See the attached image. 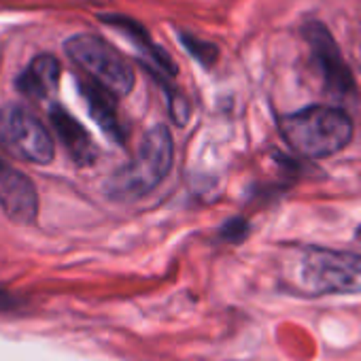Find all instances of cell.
Here are the masks:
<instances>
[{
    "mask_svg": "<svg viewBox=\"0 0 361 361\" xmlns=\"http://www.w3.org/2000/svg\"><path fill=\"white\" fill-rule=\"evenodd\" d=\"M285 142L304 157L321 159L342 151L353 138V121L348 113L336 106H306L279 119Z\"/></svg>",
    "mask_w": 361,
    "mask_h": 361,
    "instance_id": "3",
    "label": "cell"
},
{
    "mask_svg": "<svg viewBox=\"0 0 361 361\" xmlns=\"http://www.w3.org/2000/svg\"><path fill=\"white\" fill-rule=\"evenodd\" d=\"M0 207L20 226H32L39 217V194L32 180L0 157Z\"/></svg>",
    "mask_w": 361,
    "mask_h": 361,
    "instance_id": "7",
    "label": "cell"
},
{
    "mask_svg": "<svg viewBox=\"0 0 361 361\" xmlns=\"http://www.w3.org/2000/svg\"><path fill=\"white\" fill-rule=\"evenodd\" d=\"M0 147L30 164H51L56 145L45 123L22 104L0 106Z\"/></svg>",
    "mask_w": 361,
    "mask_h": 361,
    "instance_id": "5",
    "label": "cell"
},
{
    "mask_svg": "<svg viewBox=\"0 0 361 361\" xmlns=\"http://www.w3.org/2000/svg\"><path fill=\"white\" fill-rule=\"evenodd\" d=\"M180 43H183V47L204 66H213L219 58V49L213 45V43H207V41H200L196 39L194 35H180Z\"/></svg>",
    "mask_w": 361,
    "mask_h": 361,
    "instance_id": "12",
    "label": "cell"
},
{
    "mask_svg": "<svg viewBox=\"0 0 361 361\" xmlns=\"http://www.w3.org/2000/svg\"><path fill=\"white\" fill-rule=\"evenodd\" d=\"M249 234V221L243 219V217H234V219H228L224 226H221V238L228 240V243H243Z\"/></svg>",
    "mask_w": 361,
    "mask_h": 361,
    "instance_id": "13",
    "label": "cell"
},
{
    "mask_svg": "<svg viewBox=\"0 0 361 361\" xmlns=\"http://www.w3.org/2000/svg\"><path fill=\"white\" fill-rule=\"evenodd\" d=\"M102 22H106L117 32H121L140 51L145 64L153 66L157 73H166V75H174L176 73V68H174L172 60L168 58V54L151 41V37L147 35V30L140 24H136V22H132L128 18H121V16H104Z\"/></svg>",
    "mask_w": 361,
    "mask_h": 361,
    "instance_id": "10",
    "label": "cell"
},
{
    "mask_svg": "<svg viewBox=\"0 0 361 361\" xmlns=\"http://www.w3.org/2000/svg\"><path fill=\"white\" fill-rule=\"evenodd\" d=\"M13 306H16V298L11 293H7L5 289H0V312L11 310Z\"/></svg>",
    "mask_w": 361,
    "mask_h": 361,
    "instance_id": "14",
    "label": "cell"
},
{
    "mask_svg": "<svg viewBox=\"0 0 361 361\" xmlns=\"http://www.w3.org/2000/svg\"><path fill=\"white\" fill-rule=\"evenodd\" d=\"M66 56L100 87L113 96H126L134 87V68L104 39L96 35H75L64 43Z\"/></svg>",
    "mask_w": 361,
    "mask_h": 361,
    "instance_id": "4",
    "label": "cell"
},
{
    "mask_svg": "<svg viewBox=\"0 0 361 361\" xmlns=\"http://www.w3.org/2000/svg\"><path fill=\"white\" fill-rule=\"evenodd\" d=\"M60 81V62L45 54V56H37L30 66L18 77V90L30 98L43 100L47 98Z\"/></svg>",
    "mask_w": 361,
    "mask_h": 361,
    "instance_id": "11",
    "label": "cell"
},
{
    "mask_svg": "<svg viewBox=\"0 0 361 361\" xmlns=\"http://www.w3.org/2000/svg\"><path fill=\"white\" fill-rule=\"evenodd\" d=\"M291 287L304 295H334L361 291V253L302 247L291 253Z\"/></svg>",
    "mask_w": 361,
    "mask_h": 361,
    "instance_id": "2",
    "label": "cell"
},
{
    "mask_svg": "<svg viewBox=\"0 0 361 361\" xmlns=\"http://www.w3.org/2000/svg\"><path fill=\"white\" fill-rule=\"evenodd\" d=\"M79 92L87 104V111L92 115V119L100 126V130L115 142H123L126 140V132L121 128V121L117 117V109L113 102V94L106 92L104 87H100L98 83H94L92 79H81L79 83Z\"/></svg>",
    "mask_w": 361,
    "mask_h": 361,
    "instance_id": "9",
    "label": "cell"
},
{
    "mask_svg": "<svg viewBox=\"0 0 361 361\" xmlns=\"http://www.w3.org/2000/svg\"><path fill=\"white\" fill-rule=\"evenodd\" d=\"M172 161L174 142L170 130L161 123L149 128L134 159L104 180V196L113 202H136L149 196L168 176Z\"/></svg>",
    "mask_w": 361,
    "mask_h": 361,
    "instance_id": "1",
    "label": "cell"
},
{
    "mask_svg": "<svg viewBox=\"0 0 361 361\" xmlns=\"http://www.w3.org/2000/svg\"><path fill=\"white\" fill-rule=\"evenodd\" d=\"M49 121L62 140L66 153L77 166H90L98 157V149L90 136V132L62 106H51L49 109Z\"/></svg>",
    "mask_w": 361,
    "mask_h": 361,
    "instance_id": "8",
    "label": "cell"
},
{
    "mask_svg": "<svg viewBox=\"0 0 361 361\" xmlns=\"http://www.w3.org/2000/svg\"><path fill=\"white\" fill-rule=\"evenodd\" d=\"M302 35L310 47L312 60L323 77V83L329 94L336 98H348L355 94V81L348 66L342 60V54L331 37V32L321 22H308L302 28Z\"/></svg>",
    "mask_w": 361,
    "mask_h": 361,
    "instance_id": "6",
    "label": "cell"
},
{
    "mask_svg": "<svg viewBox=\"0 0 361 361\" xmlns=\"http://www.w3.org/2000/svg\"><path fill=\"white\" fill-rule=\"evenodd\" d=\"M357 243H359V245H361V228H359V230H357Z\"/></svg>",
    "mask_w": 361,
    "mask_h": 361,
    "instance_id": "15",
    "label": "cell"
}]
</instances>
